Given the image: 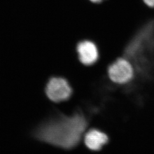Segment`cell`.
I'll return each mask as SVG.
<instances>
[{
	"mask_svg": "<svg viewBox=\"0 0 154 154\" xmlns=\"http://www.w3.org/2000/svg\"><path fill=\"white\" fill-rule=\"evenodd\" d=\"M86 125V121L81 115L63 117L41 128L37 135L48 143L64 149H71L79 143Z\"/></svg>",
	"mask_w": 154,
	"mask_h": 154,
	"instance_id": "cell-1",
	"label": "cell"
},
{
	"mask_svg": "<svg viewBox=\"0 0 154 154\" xmlns=\"http://www.w3.org/2000/svg\"><path fill=\"white\" fill-rule=\"evenodd\" d=\"M108 75L112 82L124 85L132 81L135 69L132 62L126 57H119L112 62L108 67Z\"/></svg>",
	"mask_w": 154,
	"mask_h": 154,
	"instance_id": "cell-2",
	"label": "cell"
},
{
	"mask_svg": "<svg viewBox=\"0 0 154 154\" xmlns=\"http://www.w3.org/2000/svg\"><path fill=\"white\" fill-rule=\"evenodd\" d=\"M46 93L50 99L55 102L66 100L72 94V88L66 79L52 78L46 88Z\"/></svg>",
	"mask_w": 154,
	"mask_h": 154,
	"instance_id": "cell-3",
	"label": "cell"
},
{
	"mask_svg": "<svg viewBox=\"0 0 154 154\" xmlns=\"http://www.w3.org/2000/svg\"><path fill=\"white\" fill-rule=\"evenodd\" d=\"M77 51L79 61L86 66L93 65L99 58V50L91 41L84 40L77 46Z\"/></svg>",
	"mask_w": 154,
	"mask_h": 154,
	"instance_id": "cell-4",
	"label": "cell"
},
{
	"mask_svg": "<svg viewBox=\"0 0 154 154\" xmlns=\"http://www.w3.org/2000/svg\"><path fill=\"white\" fill-rule=\"evenodd\" d=\"M108 137L104 132L98 130L88 131L85 138V143L88 149L93 151H99L107 143Z\"/></svg>",
	"mask_w": 154,
	"mask_h": 154,
	"instance_id": "cell-5",
	"label": "cell"
},
{
	"mask_svg": "<svg viewBox=\"0 0 154 154\" xmlns=\"http://www.w3.org/2000/svg\"><path fill=\"white\" fill-rule=\"evenodd\" d=\"M143 1L144 4L149 8H154V0H143Z\"/></svg>",
	"mask_w": 154,
	"mask_h": 154,
	"instance_id": "cell-6",
	"label": "cell"
},
{
	"mask_svg": "<svg viewBox=\"0 0 154 154\" xmlns=\"http://www.w3.org/2000/svg\"><path fill=\"white\" fill-rule=\"evenodd\" d=\"M90 2H92L93 4H99L102 2H103V1H105L106 0H88Z\"/></svg>",
	"mask_w": 154,
	"mask_h": 154,
	"instance_id": "cell-7",
	"label": "cell"
}]
</instances>
